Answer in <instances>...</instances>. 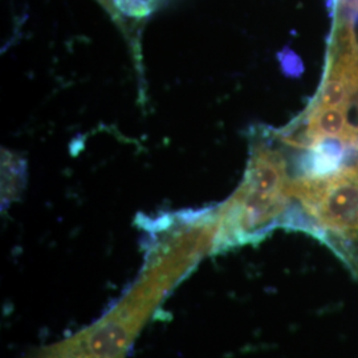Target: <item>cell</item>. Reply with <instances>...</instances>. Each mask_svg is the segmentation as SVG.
<instances>
[{"mask_svg":"<svg viewBox=\"0 0 358 358\" xmlns=\"http://www.w3.org/2000/svg\"><path fill=\"white\" fill-rule=\"evenodd\" d=\"M356 109H357L358 112V103L357 105H356ZM357 112H356V115H357ZM352 136L355 137V140H357L358 141V115L356 117L355 122H353V127H352Z\"/></svg>","mask_w":358,"mask_h":358,"instance_id":"7a4b0ae2","label":"cell"},{"mask_svg":"<svg viewBox=\"0 0 358 358\" xmlns=\"http://www.w3.org/2000/svg\"><path fill=\"white\" fill-rule=\"evenodd\" d=\"M356 162L309 173L301 182L303 229L325 244L358 282V155Z\"/></svg>","mask_w":358,"mask_h":358,"instance_id":"6da1fadb","label":"cell"}]
</instances>
